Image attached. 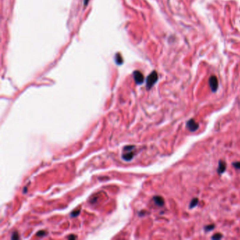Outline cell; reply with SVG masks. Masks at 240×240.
Instances as JSON below:
<instances>
[{"label":"cell","instance_id":"1","mask_svg":"<svg viewBox=\"0 0 240 240\" xmlns=\"http://www.w3.org/2000/svg\"><path fill=\"white\" fill-rule=\"evenodd\" d=\"M134 146H127L123 149V158L125 160H130L133 158Z\"/></svg>","mask_w":240,"mask_h":240},{"label":"cell","instance_id":"2","mask_svg":"<svg viewBox=\"0 0 240 240\" xmlns=\"http://www.w3.org/2000/svg\"><path fill=\"white\" fill-rule=\"evenodd\" d=\"M158 80V74L156 71H153L147 79V87L149 90Z\"/></svg>","mask_w":240,"mask_h":240},{"label":"cell","instance_id":"3","mask_svg":"<svg viewBox=\"0 0 240 240\" xmlns=\"http://www.w3.org/2000/svg\"><path fill=\"white\" fill-rule=\"evenodd\" d=\"M208 82H209L210 89L213 92H215L217 90L218 87V81L217 77L215 75H213L209 78Z\"/></svg>","mask_w":240,"mask_h":240},{"label":"cell","instance_id":"4","mask_svg":"<svg viewBox=\"0 0 240 240\" xmlns=\"http://www.w3.org/2000/svg\"><path fill=\"white\" fill-rule=\"evenodd\" d=\"M187 126L191 132H194L199 128V124L193 119H191L187 121Z\"/></svg>","mask_w":240,"mask_h":240},{"label":"cell","instance_id":"5","mask_svg":"<svg viewBox=\"0 0 240 240\" xmlns=\"http://www.w3.org/2000/svg\"><path fill=\"white\" fill-rule=\"evenodd\" d=\"M133 76H134V81H135V82L137 83V84H138V85L142 84V83L144 82V75L142 73H141V72H140L138 71H134Z\"/></svg>","mask_w":240,"mask_h":240},{"label":"cell","instance_id":"6","mask_svg":"<svg viewBox=\"0 0 240 240\" xmlns=\"http://www.w3.org/2000/svg\"><path fill=\"white\" fill-rule=\"evenodd\" d=\"M225 169H226V164H225V162L223 161V160H220L218 168V172L220 174H221V173H224Z\"/></svg>","mask_w":240,"mask_h":240},{"label":"cell","instance_id":"7","mask_svg":"<svg viewBox=\"0 0 240 240\" xmlns=\"http://www.w3.org/2000/svg\"><path fill=\"white\" fill-rule=\"evenodd\" d=\"M154 201L155 204L159 206H162L164 204L163 199L160 197H155L154 198Z\"/></svg>","mask_w":240,"mask_h":240},{"label":"cell","instance_id":"8","mask_svg":"<svg viewBox=\"0 0 240 240\" xmlns=\"http://www.w3.org/2000/svg\"><path fill=\"white\" fill-rule=\"evenodd\" d=\"M198 204V199H192L191 203H190V208H194L197 206V204Z\"/></svg>","mask_w":240,"mask_h":240},{"label":"cell","instance_id":"9","mask_svg":"<svg viewBox=\"0 0 240 240\" xmlns=\"http://www.w3.org/2000/svg\"><path fill=\"white\" fill-rule=\"evenodd\" d=\"M222 234H215L212 237V239H220L222 238Z\"/></svg>","mask_w":240,"mask_h":240},{"label":"cell","instance_id":"10","mask_svg":"<svg viewBox=\"0 0 240 240\" xmlns=\"http://www.w3.org/2000/svg\"><path fill=\"white\" fill-rule=\"evenodd\" d=\"M213 228H214V225H208V226H206V227H205V230H206V231H210V230H213Z\"/></svg>","mask_w":240,"mask_h":240},{"label":"cell","instance_id":"11","mask_svg":"<svg viewBox=\"0 0 240 240\" xmlns=\"http://www.w3.org/2000/svg\"><path fill=\"white\" fill-rule=\"evenodd\" d=\"M232 165H233L234 167L236 168L240 169V162H235V163H234Z\"/></svg>","mask_w":240,"mask_h":240},{"label":"cell","instance_id":"12","mask_svg":"<svg viewBox=\"0 0 240 240\" xmlns=\"http://www.w3.org/2000/svg\"><path fill=\"white\" fill-rule=\"evenodd\" d=\"M88 1H89V0H84V4L85 5V6H86L87 4Z\"/></svg>","mask_w":240,"mask_h":240},{"label":"cell","instance_id":"13","mask_svg":"<svg viewBox=\"0 0 240 240\" xmlns=\"http://www.w3.org/2000/svg\"><path fill=\"white\" fill-rule=\"evenodd\" d=\"M68 238L70 239V238H76V237H74V236H71V237H68Z\"/></svg>","mask_w":240,"mask_h":240}]
</instances>
